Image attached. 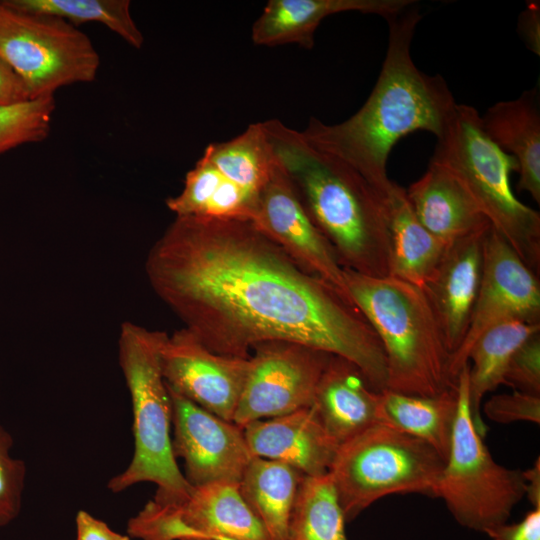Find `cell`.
<instances>
[{"label":"cell","mask_w":540,"mask_h":540,"mask_svg":"<svg viewBox=\"0 0 540 540\" xmlns=\"http://www.w3.org/2000/svg\"><path fill=\"white\" fill-rule=\"evenodd\" d=\"M145 272L214 353L249 358L263 342L297 343L351 361L374 390L386 389L384 349L354 302L251 221L176 216L150 249Z\"/></svg>","instance_id":"cell-1"},{"label":"cell","mask_w":540,"mask_h":540,"mask_svg":"<svg viewBox=\"0 0 540 540\" xmlns=\"http://www.w3.org/2000/svg\"><path fill=\"white\" fill-rule=\"evenodd\" d=\"M421 18L413 4L387 20L388 47L380 74L355 114L337 124L312 117L300 131L309 144L351 166L382 195L392 182L386 167L395 144L419 130L440 139L457 105L440 75H428L413 62L411 43Z\"/></svg>","instance_id":"cell-2"},{"label":"cell","mask_w":540,"mask_h":540,"mask_svg":"<svg viewBox=\"0 0 540 540\" xmlns=\"http://www.w3.org/2000/svg\"><path fill=\"white\" fill-rule=\"evenodd\" d=\"M263 125L277 160L342 268L390 276L384 195L351 166L309 144L300 131L277 119Z\"/></svg>","instance_id":"cell-3"},{"label":"cell","mask_w":540,"mask_h":540,"mask_svg":"<svg viewBox=\"0 0 540 540\" xmlns=\"http://www.w3.org/2000/svg\"><path fill=\"white\" fill-rule=\"evenodd\" d=\"M343 273L352 301L384 349L386 389L434 396L455 388L451 352L423 289L392 276L370 277L344 268Z\"/></svg>","instance_id":"cell-4"},{"label":"cell","mask_w":540,"mask_h":540,"mask_svg":"<svg viewBox=\"0 0 540 540\" xmlns=\"http://www.w3.org/2000/svg\"><path fill=\"white\" fill-rule=\"evenodd\" d=\"M165 335L132 322L120 327L119 364L131 397L134 453L127 468L109 481L108 489L118 493L152 482L157 486L152 500L172 505L187 499L193 486L172 452V406L160 364Z\"/></svg>","instance_id":"cell-5"},{"label":"cell","mask_w":540,"mask_h":540,"mask_svg":"<svg viewBox=\"0 0 540 540\" xmlns=\"http://www.w3.org/2000/svg\"><path fill=\"white\" fill-rule=\"evenodd\" d=\"M432 159L449 167L495 229L536 274L540 268V215L514 195L516 159L486 134L478 111L456 105Z\"/></svg>","instance_id":"cell-6"},{"label":"cell","mask_w":540,"mask_h":540,"mask_svg":"<svg viewBox=\"0 0 540 540\" xmlns=\"http://www.w3.org/2000/svg\"><path fill=\"white\" fill-rule=\"evenodd\" d=\"M444 464L427 442L375 424L338 446L329 475L347 522L391 494L435 497Z\"/></svg>","instance_id":"cell-7"},{"label":"cell","mask_w":540,"mask_h":540,"mask_svg":"<svg viewBox=\"0 0 540 540\" xmlns=\"http://www.w3.org/2000/svg\"><path fill=\"white\" fill-rule=\"evenodd\" d=\"M457 393L458 409L450 449L435 497L443 499L461 526L484 533L507 523L512 510L525 496V480L523 471L494 461L473 425L469 363L457 377Z\"/></svg>","instance_id":"cell-8"},{"label":"cell","mask_w":540,"mask_h":540,"mask_svg":"<svg viewBox=\"0 0 540 540\" xmlns=\"http://www.w3.org/2000/svg\"><path fill=\"white\" fill-rule=\"evenodd\" d=\"M0 57L23 80L31 99L92 82L100 66L92 41L75 25L56 16L17 10L3 1Z\"/></svg>","instance_id":"cell-9"},{"label":"cell","mask_w":540,"mask_h":540,"mask_svg":"<svg viewBox=\"0 0 540 540\" xmlns=\"http://www.w3.org/2000/svg\"><path fill=\"white\" fill-rule=\"evenodd\" d=\"M233 422L282 416L312 406L331 354L301 344L270 341L255 345Z\"/></svg>","instance_id":"cell-10"},{"label":"cell","mask_w":540,"mask_h":540,"mask_svg":"<svg viewBox=\"0 0 540 540\" xmlns=\"http://www.w3.org/2000/svg\"><path fill=\"white\" fill-rule=\"evenodd\" d=\"M512 320L540 324L538 275L491 226L484 241L482 277L468 328L461 344L451 354L452 378L457 380L468 363L471 346L480 335Z\"/></svg>","instance_id":"cell-11"},{"label":"cell","mask_w":540,"mask_h":540,"mask_svg":"<svg viewBox=\"0 0 540 540\" xmlns=\"http://www.w3.org/2000/svg\"><path fill=\"white\" fill-rule=\"evenodd\" d=\"M160 364L167 386L206 411L232 421L244 389L250 357L220 355L186 328L166 333Z\"/></svg>","instance_id":"cell-12"},{"label":"cell","mask_w":540,"mask_h":540,"mask_svg":"<svg viewBox=\"0 0 540 540\" xmlns=\"http://www.w3.org/2000/svg\"><path fill=\"white\" fill-rule=\"evenodd\" d=\"M167 388L172 406V452L184 460L189 484L239 483L252 459L243 428Z\"/></svg>","instance_id":"cell-13"},{"label":"cell","mask_w":540,"mask_h":540,"mask_svg":"<svg viewBox=\"0 0 540 540\" xmlns=\"http://www.w3.org/2000/svg\"><path fill=\"white\" fill-rule=\"evenodd\" d=\"M252 223L303 270L351 299L342 266L306 212L277 158L269 180L260 192Z\"/></svg>","instance_id":"cell-14"},{"label":"cell","mask_w":540,"mask_h":540,"mask_svg":"<svg viewBox=\"0 0 540 540\" xmlns=\"http://www.w3.org/2000/svg\"><path fill=\"white\" fill-rule=\"evenodd\" d=\"M488 228L452 243L422 288L437 317L451 354L461 344L478 294Z\"/></svg>","instance_id":"cell-15"},{"label":"cell","mask_w":540,"mask_h":540,"mask_svg":"<svg viewBox=\"0 0 540 540\" xmlns=\"http://www.w3.org/2000/svg\"><path fill=\"white\" fill-rule=\"evenodd\" d=\"M243 431L252 457L285 463L305 476L328 474L338 448L312 406L250 422Z\"/></svg>","instance_id":"cell-16"},{"label":"cell","mask_w":540,"mask_h":540,"mask_svg":"<svg viewBox=\"0 0 540 540\" xmlns=\"http://www.w3.org/2000/svg\"><path fill=\"white\" fill-rule=\"evenodd\" d=\"M159 505L165 509L178 540H269L242 498L239 483L217 482L193 487L184 501Z\"/></svg>","instance_id":"cell-17"},{"label":"cell","mask_w":540,"mask_h":540,"mask_svg":"<svg viewBox=\"0 0 540 540\" xmlns=\"http://www.w3.org/2000/svg\"><path fill=\"white\" fill-rule=\"evenodd\" d=\"M312 407L339 446L365 429L383 424L381 392L369 385L351 361L331 355L318 382Z\"/></svg>","instance_id":"cell-18"},{"label":"cell","mask_w":540,"mask_h":540,"mask_svg":"<svg viewBox=\"0 0 540 540\" xmlns=\"http://www.w3.org/2000/svg\"><path fill=\"white\" fill-rule=\"evenodd\" d=\"M405 191L419 222L448 245L491 226L461 180L439 161L431 159Z\"/></svg>","instance_id":"cell-19"},{"label":"cell","mask_w":540,"mask_h":540,"mask_svg":"<svg viewBox=\"0 0 540 540\" xmlns=\"http://www.w3.org/2000/svg\"><path fill=\"white\" fill-rule=\"evenodd\" d=\"M413 0H269L251 29L255 45L298 44L311 49L314 34L328 16L360 12L386 20L413 5Z\"/></svg>","instance_id":"cell-20"},{"label":"cell","mask_w":540,"mask_h":540,"mask_svg":"<svg viewBox=\"0 0 540 540\" xmlns=\"http://www.w3.org/2000/svg\"><path fill=\"white\" fill-rule=\"evenodd\" d=\"M490 139L518 163L517 189L540 203V107L538 91L500 101L481 116Z\"/></svg>","instance_id":"cell-21"},{"label":"cell","mask_w":540,"mask_h":540,"mask_svg":"<svg viewBox=\"0 0 540 540\" xmlns=\"http://www.w3.org/2000/svg\"><path fill=\"white\" fill-rule=\"evenodd\" d=\"M384 204L390 230V276L423 288L450 245L419 222L402 186L392 181Z\"/></svg>","instance_id":"cell-22"},{"label":"cell","mask_w":540,"mask_h":540,"mask_svg":"<svg viewBox=\"0 0 540 540\" xmlns=\"http://www.w3.org/2000/svg\"><path fill=\"white\" fill-rule=\"evenodd\" d=\"M259 196L232 182L202 156L187 172L182 191L167 198L166 206L175 216L252 222Z\"/></svg>","instance_id":"cell-23"},{"label":"cell","mask_w":540,"mask_h":540,"mask_svg":"<svg viewBox=\"0 0 540 540\" xmlns=\"http://www.w3.org/2000/svg\"><path fill=\"white\" fill-rule=\"evenodd\" d=\"M303 474L275 460L252 457L239 482L247 506L269 540H289V524Z\"/></svg>","instance_id":"cell-24"},{"label":"cell","mask_w":540,"mask_h":540,"mask_svg":"<svg viewBox=\"0 0 540 540\" xmlns=\"http://www.w3.org/2000/svg\"><path fill=\"white\" fill-rule=\"evenodd\" d=\"M540 332V324L519 320L500 323L480 335L471 346L469 364V405L476 431L484 437L487 426L480 414L484 396L500 385H505V374L514 352L533 334Z\"/></svg>","instance_id":"cell-25"},{"label":"cell","mask_w":540,"mask_h":540,"mask_svg":"<svg viewBox=\"0 0 540 540\" xmlns=\"http://www.w3.org/2000/svg\"><path fill=\"white\" fill-rule=\"evenodd\" d=\"M458 409L457 386L434 396L381 391L383 424L431 445L446 461Z\"/></svg>","instance_id":"cell-26"},{"label":"cell","mask_w":540,"mask_h":540,"mask_svg":"<svg viewBox=\"0 0 540 540\" xmlns=\"http://www.w3.org/2000/svg\"><path fill=\"white\" fill-rule=\"evenodd\" d=\"M240 187L260 194L271 175L276 157L263 122L224 142L209 144L202 155Z\"/></svg>","instance_id":"cell-27"},{"label":"cell","mask_w":540,"mask_h":540,"mask_svg":"<svg viewBox=\"0 0 540 540\" xmlns=\"http://www.w3.org/2000/svg\"><path fill=\"white\" fill-rule=\"evenodd\" d=\"M345 517L328 474L303 476L289 524V540H347Z\"/></svg>","instance_id":"cell-28"},{"label":"cell","mask_w":540,"mask_h":540,"mask_svg":"<svg viewBox=\"0 0 540 540\" xmlns=\"http://www.w3.org/2000/svg\"><path fill=\"white\" fill-rule=\"evenodd\" d=\"M17 10L62 18L73 25L97 22L105 25L126 43L140 49L144 37L134 22L129 0H4Z\"/></svg>","instance_id":"cell-29"},{"label":"cell","mask_w":540,"mask_h":540,"mask_svg":"<svg viewBox=\"0 0 540 540\" xmlns=\"http://www.w3.org/2000/svg\"><path fill=\"white\" fill-rule=\"evenodd\" d=\"M54 96L0 105V155L24 144L44 141L51 130Z\"/></svg>","instance_id":"cell-30"},{"label":"cell","mask_w":540,"mask_h":540,"mask_svg":"<svg viewBox=\"0 0 540 540\" xmlns=\"http://www.w3.org/2000/svg\"><path fill=\"white\" fill-rule=\"evenodd\" d=\"M11 434L0 424V527L11 523L20 513L26 466L14 458Z\"/></svg>","instance_id":"cell-31"},{"label":"cell","mask_w":540,"mask_h":540,"mask_svg":"<svg viewBox=\"0 0 540 540\" xmlns=\"http://www.w3.org/2000/svg\"><path fill=\"white\" fill-rule=\"evenodd\" d=\"M505 385L540 396V332L529 337L512 355L505 374Z\"/></svg>","instance_id":"cell-32"},{"label":"cell","mask_w":540,"mask_h":540,"mask_svg":"<svg viewBox=\"0 0 540 540\" xmlns=\"http://www.w3.org/2000/svg\"><path fill=\"white\" fill-rule=\"evenodd\" d=\"M486 416L498 423L508 424L515 421L540 423V396H534L514 390L510 394L491 397L484 405Z\"/></svg>","instance_id":"cell-33"},{"label":"cell","mask_w":540,"mask_h":540,"mask_svg":"<svg viewBox=\"0 0 540 540\" xmlns=\"http://www.w3.org/2000/svg\"><path fill=\"white\" fill-rule=\"evenodd\" d=\"M492 540H540V508H534L514 524H501L484 532Z\"/></svg>","instance_id":"cell-34"},{"label":"cell","mask_w":540,"mask_h":540,"mask_svg":"<svg viewBox=\"0 0 540 540\" xmlns=\"http://www.w3.org/2000/svg\"><path fill=\"white\" fill-rule=\"evenodd\" d=\"M31 99L20 76L0 57V105H12Z\"/></svg>","instance_id":"cell-35"},{"label":"cell","mask_w":540,"mask_h":540,"mask_svg":"<svg viewBox=\"0 0 540 540\" xmlns=\"http://www.w3.org/2000/svg\"><path fill=\"white\" fill-rule=\"evenodd\" d=\"M76 533V540H130L128 535L113 531L106 523L83 510L76 516Z\"/></svg>","instance_id":"cell-36"},{"label":"cell","mask_w":540,"mask_h":540,"mask_svg":"<svg viewBox=\"0 0 540 540\" xmlns=\"http://www.w3.org/2000/svg\"><path fill=\"white\" fill-rule=\"evenodd\" d=\"M520 35L527 47L535 54H540V4L530 1L520 14L518 21Z\"/></svg>","instance_id":"cell-37"},{"label":"cell","mask_w":540,"mask_h":540,"mask_svg":"<svg viewBox=\"0 0 540 540\" xmlns=\"http://www.w3.org/2000/svg\"><path fill=\"white\" fill-rule=\"evenodd\" d=\"M525 480V496L534 508H540V460L536 459L533 466L523 471Z\"/></svg>","instance_id":"cell-38"},{"label":"cell","mask_w":540,"mask_h":540,"mask_svg":"<svg viewBox=\"0 0 540 540\" xmlns=\"http://www.w3.org/2000/svg\"><path fill=\"white\" fill-rule=\"evenodd\" d=\"M184 540H210V539H204V538H189Z\"/></svg>","instance_id":"cell-39"}]
</instances>
